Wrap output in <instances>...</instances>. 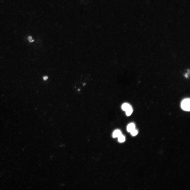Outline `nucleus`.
<instances>
[{
  "label": "nucleus",
  "mask_w": 190,
  "mask_h": 190,
  "mask_svg": "<svg viewBox=\"0 0 190 190\" xmlns=\"http://www.w3.org/2000/svg\"><path fill=\"white\" fill-rule=\"evenodd\" d=\"M28 39L30 42H32L34 41V40L32 39V38L31 36H29L28 37Z\"/></svg>",
  "instance_id": "nucleus-8"
},
{
  "label": "nucleus",
  "mask_w": 190,
  "mask_h": 190,
  "mask_svg": "<svg viewBox=\"0 0 190 190\" xmlns=\"http://www.w3.org/2000/svg\"><path fill=\"white\" fill-rule=\"evenodd\" d=\"M122 134L121 131L119 130H117L115 131L113 134V136L114 138L118 137Z\"/></svg>",
  "instance_id": "nucleus-3"
},
{
  "label": "nucleus",
  "mask_w": 190,
  "mask_h": 190,
  "mask_svg": "<svg viewBox=\"0 0 190 190\" xmlns=\"http://www.w3.org/2000/svg\"><path fill=\"white\" fill-rule=\"evenodd\" d=\"M133 109H132V107L129 108L126 111V113L127 116H129L131 115L133 112Z\"/></svg>",
  "instance_id": "nucleus-5"
},
{
  "label": "nucleus",
  "mask_w": 190,
  "mask_h": 190,
  "mask_svg": "<svg viewBox=\"0 0 190 190\" xmlns=\"http://www.w3.org/2000/svg\"><path fill=\"white\" fill-rule=\"evenodd\" d=\"M135 129V126L134 124L133 123H131L129 124L128 126H127V131L129 132H131Z\"/></svg>",
  "instance_id": "nucleus-2"
},
{
  "label": "nucleus",
  "mask_w": 190,
  "mask_h": 190,
  "mask_svg": "<svg viewBox=\"0 0 190 190\" xmlns=\"http://www.w3.org/2000/svg\"><path fill=\"white\" fill-rule=\"evenodd\" d=\"M131 133L132 136H136V135L138 134V132L137 130L135 129L133 130V131H132L131 132Z\"/></svg>",
  "instance_id": "nucleus-7"
},
{
  "label": "nucleus",
  "mask_w": 190,
  "mask_h": 190,
  "mask_svg": "<svg viewBox=\"0 0 190 190\" xmlns=\"http://www.w3.org/2000/svg\"><path fill=\"white\" fill-rule=\"evenodd\" d=\"M118 138V141L120 142H123L125 141V137L124 136L122 135V134L119 136Z\"/></svg>",
  "instance_id": "nucleus-6"
},
{
  "label": "nucleus",
  "mask_w": 190,
  "mask_h": 190,
  "mask_svg": "<svg viewBox=\"0 0 190 190\" xmlns=\"http://www.w3.org/2000/svg\"><path fill=\"white\" fill-rule=\"evenodd\" d=\"M48 77H47V76H45L43 77V80H44V81L46 80H47V79H48Z\"/></svg>",
  "instance_id": "nucleus-9"
},
{
  "label": "nucleus",
  "mask_w": 190,
  "mask_h": 190,
  "mask_svg": "<svg viewBox=\"0 0 190 190\" xmlns=\"http://www.w3.org/2000/svg\"><path fill=\"white\" fill-rule=\"evenodd\" d=\"M131 107V106L129 104L127 103H125L122 105V110L126 111Z\"/></svg>",
  "instance_id": "nucleus-4"
},
{
  "label": "nucleus",
  "mask_w": 190,
  "mask_h": 190,
  "mask_svg": "<svg viewBox=\"0 0 190 190\" xmlns=\"http://www.w3.org/2000/svg\"><path fill=\"white\" fill-rule=\"evenodd\" d=\"M181 107L183 110L190 111V98L185 99L182 101Z\"/></svg>",
  "instance_id": "nucleus-1"
}]
</instances>
